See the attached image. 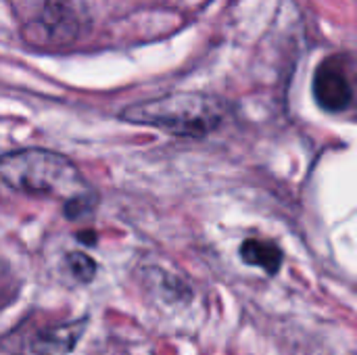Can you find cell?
<instances>
[{"label":"cell","instance_id":"3","mask_svg":"<svg viewBox=\"0 0 357 355\" xmlns=\"http://www.w3.org/2000/svg\"><path fill=\"white\" fill-rule=\"evenodd\" d=\"M86 324V318H82L63 324L19 326L4 335L2 345L10 355H67L77 345Z\"/></svg>","mask_w":357,"mask_h":355},{"label":"cell","instance_id":"6","mask_svg":"<svg viewBox=\"0 0 357 355\" xmlns=\"http://www.w3.org/2000/svg\"><path fill=\"white\" fill-rule=\"evenodd\" d=\"M67 266L71 270V274L79 280V282H90L96 274V264L92 257L84 255V253H69L67 255Z\"/></svg>","mask_w":357,"mask_h":355},{"label":"cell","instance_id":"4","mask_svg":"<svg viewBox=\"0 0 357 355\" xmlns=\"http://www.w3.org/2000/svg\"><path fill=\"white\" fill-rule=\"evenodd\" d=\"M314 96L326 111H345L354 100V88L345 71V61L339 56L320 63L314 75Z\"/></svg>","mask_w":357,"mask_h":355},{"label":"cell","instance_id":"8","mask_svg":"<svg viewBox=\"0 0 357 355\" xmlns=\"http://www.w3.org/2000/svg\"><path fill=\"white\" fill-rule=\"evenodd\" d=\"M94 236H96L94 232H79V234H77V239H79L82 243H96Z\"/></svg>","mask_w":357,"mask_h":355},{"label":"cell","instance_id":"7","mask_svg":"<svg viewBox=\"0 0 357 355\" xmlns=\"http://www.w3.org/2000/svg\"><path fill=\"white\" fill-rule=\"evenodd\" d=\"M94 203H96V197H94V192L90 190V192H86V195H82V197H75V199H71L69 203H65V216H67L69 220H77V218L90 213V209L94 207Z\"/></svg>","mask_w":357,"mask_h":355},{"label":"cell","instance_id":"1","mask_svg":"<svg viewBox=\"0 0 357 355\" xmlns=\"http://www.w3.org/2000/svg\"><path fill=\"white\" fill-rule=\"evenodd\" d=\"M0 182L29 197H52L69 203L90 192L77 165L61 153L23 149L0 157Z\"/></svg>","mask_w":357,"mask_h":355},{"label":"cell","instance_id":"2","mask_svg":"<svg viewBox=\"0 0 357 355\" xmlns=\"http://www.w3.org/2000/svg\"><path fill=\"white\" fill-rule=\"evenodd\" d=\"M121 119L159 128L174 136L203 138L218 130L224 121V105L209 94L178 92L134 103L121 111Z\"/></svg>","mask_w":357,"mask_h":355},{"label":"cell","instance_id":"5","mask_svg":"<svg viewBox=\"0 0 357 355\" xmlns=\"http://www.w3.org/2000/svg\"><path fill=\"white\" fill-rule=\"evenodd\" d=\"M241 257L245 264L261 268L266 274H276L282 266V251L278 245L268 243V241H257V239H249L243 243L241 247Z\"/></svg>","mask_w":357,"mask_h":355}]
</instances>
